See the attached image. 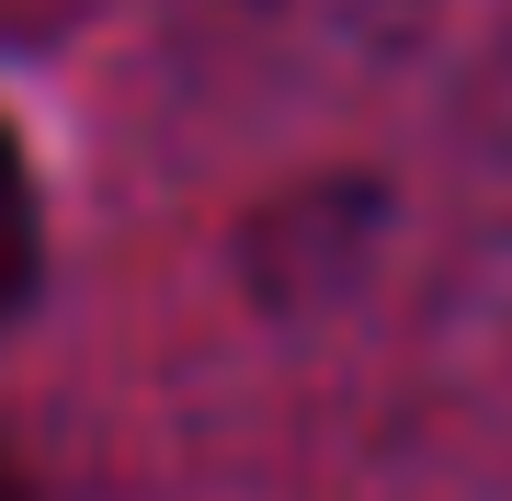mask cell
<instances>
[{
	"instance_id": "cell-1",
	"label": "cell",
	"mask_w": 512,
	"mask_h": 501,
	"mask_svg": "<svg viewBox=\"0 0 512 501\" xmlns=\"http://www.w3.org/2000/svg\"><path fill=\"white\" fill-rule=\"evenodd\" d=\"M35 274H46V217H35V171H23L12 126H0V319L35 297Z\"/></svg>"
},
{
	"instance_id": "cell-2",
	"label": "cell",
	"mask_w": 512,
	"mask_h": 501,
	"mask_svg": "<svg viewBox=\"0 0 512 501\" xmlns=\"http://www.w3.org/2000/svg\"><path fill=\"white\" fill-rule=\"evenodd\" d=\"M0 501H23V479H12V467H0Z\"/></svg>"
}]
</instances>
